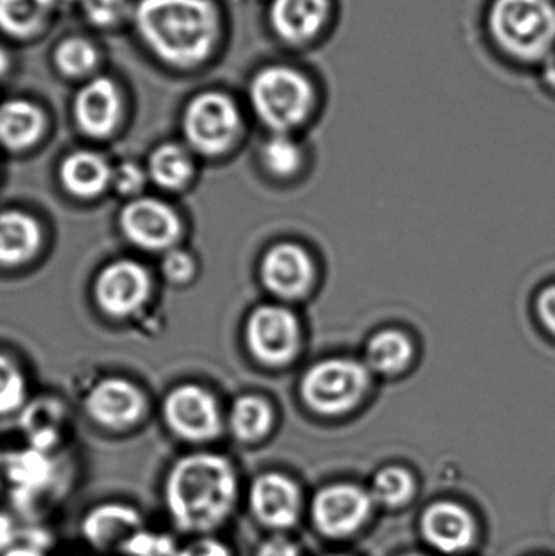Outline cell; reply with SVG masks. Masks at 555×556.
<instances>
[{"label":"cell","instance_id":"obj_9","mask_svg":"<svg viewBox=\"0 0 555 556\" xmlns=\"http://www.w3.org/2000/svg\"><path fill=\"white\" fill-rule=\"evenodd\" d=\"M163 417L175 437L194 444L214 441L224 427L214 395L195 384L173 389L163 404Z\"/></svg>","mask_w":555,"mask_h":556},{"label":"cell","instance_id":"obj_17","mask_svg":"<svg viewBox=\"0 0 555 556\" xmlns=\"http://www.w3.org/2000/svg\"><path fill=\"white\" fill-rule=\"evenodd\" d=\"M250 506L257 521L267 528H290L299 516V489L287 477L266 473L251 485Z\"/></svg>","mask_w":555,"mask_h":556},{"label":"cell","instance_id":"obj_12","mask_svg":"<svg viewBox=\"0 0 555 556\" xmlns=\"http://www.w3.org/2000/svg\"><path fill=\"white\" fill-rule=\"evenodd\" d=\"M152 278L142 264L121 260L101 270L94 285L98 304L113 317H127L149 300Z\"/></svg>","mask_w":555,"mask_h":556},{"label":"cell","instance_id":"obj_35","mask_svg":"<svg viewBox=\"0 0 555 556\" xmlns=\"http://www.w3.org/2000/svg\"><path fill=\"white\" fill-rule=\"evenodd\" d=\"M147 175L136 163H123L113 172V181L117 192L123 195H136L146 186Z\"/></svg>","mask_w":555,"mask_h":556},{"label":"cell","instance_id":"obj_41","mask_svg":"<svg viewBox=\"0 0 555 556\" xmlns=\"http://www.w3.org/2000/svg\"><path fill=\"white\" fill-rule=\"evenodd\" d=\"M407 556H419V555H407Z\"/></svg>","mask_w":555,"mask_h":556},{"label":"cell","instance_id":"obj_8","mask_svg":"<svg viewBox=\"0 0 555 556\" xmlns=\"http://www.w3.org/2000/svg\"><path fill=\"white\" fill-rule=\"evenodd\" d=\"M248 350L251 355L270 368L289 365L302 349V324L299 317L282 304H264L248 317Z\"/></svg>","mask_w":555,"mask_h":556},{"label":"cell","instance_id":"obj_19","mask_svg":"<svg viewBox=\"0 0 555 556\" xmlns=\"http://www.w3.org/2000/svg\"><path fill=\"white\" fill-rule=\"evenodd\" d=\"M45 129V113L33 101L12 98L0 103V143L5 149H29L41 139Z\"/></svg>","mask_w":555,"mask_h":556},{"label":"cell","instance_id":"obj_16","mask_svg":"<svg viewBox=\"0 0 555 556\" xmlns=\"http://www.w3.org/2000/svg\"><path fill=\"white\" fill-rule=\"evenodd\" d=\"M87 410L97 424L121 430L142 418L146 399L133 382L108 378L91 389L87 397Z\"/></svg>","mask_w":555,"mask_h":556},{"label":"cell","instance_id":"obj_39","mask_svg":"<svg viewBox=\"0 0 555 556\" xmlns=\"http://www.w3.org/2000/svg\"><path fill=\"white\" fill-rule=\"evenodd\" d=\"M543 78L547 87L555 91V51L543 61Z\"/></svg>","mask_w":555,"mask_h":556},{"label":"cell","instance_id":"obj_15","mask_svg":"<svg viewBox=\"0 0 555 556\" xmlns=\"http://www.w3.org/2000/svg\"><path fill=\"white\" fill-rule=\"evenodd\" d=\"M331 12L332 0H273L270 28L287 45H310L325 31Z\"/></svg>","mask_w":555,"mask_h":556},{"label":"cell","instance_id":"obj_36","mask_svg":"<svg viewBox=\"0 0 555 556\" xmlns=\"http://www.w3.org/2000/svg\"><path fill=\"white\" fill-rule=\"evenodd\" d=\"M2 556H49V538L42 529L31 525L26 541Z\"/></svg>","mask_w":555,"mask_h":556},{"label":"cell","instance_id":"obj_7","mask_svg":"<svg viewBox=\"0 0 555 556\" xmlns=\"http://www.w3.org/2000/svg\"><path fill=\"white\" fill-rule=\"evenodd\" d=\"M146 528L149 522L142 509L126 500L94 503L78 519V535L91 556H123Z\"/></svg>","mask_w":555,"mask_h":556},{"label":"cell","instance_id":"obj_6","mask_svg":"<svg viewBox=\"0 0 555 556\" xmlns=\"http://www.w3.org/2000/svg\"><path fill=\"white\" fill-rule=\"evenodd\" d=\"M243 129L240 108L228 94L204 91L189 101L182 132L195 152L215 156L234 147Z\"/></svg>","mask_w":555,"mask_h":556},{"label":"cell","instance_id":"obj_34","mask_svg":"<svg viewBox=\"0 0 555 556\" xmlns=\"http://www.w3.org/2000/svg\"><path fill=\"white\" fill-rule=\"evenodd\" d=\"M173 556H231L230 548L214 535H194L178 541Z\"/></svg>","mask_w":555,"mask_h":556},{"label":"cell","instance_id":"obj_21","mask_svg":"<svg viewBox=\"0 0 555 556\" xmlns=\"http://www.w3.org/2000/svg\"><path fill=\"white\" fill-rule=\"evenodd\" d=\"M61 179L71 194L91 199L106 191L113 181V169L98 153L78 150L62 162Z\"/></svg>","mask_w":555,"mask_h":556},{"label":"cell","instance_id":"obj_20","mask_svg":"<svg viewBox=\"0 0 555 556\" xmlns=\"http://www.w3.org/2000/svg\"><path fill=\"white\" fill-rule=\"evenodd\" d=\"M41 247V227L31 215L10 211L0 214V266L26 263Z\"/></svg>","mask_w":555,"mask_h":556},{"label":"cell","instance_id":"obj_22","mask_svg":"<svg viewBox=\"0 0 555 556\" xmlns=\"http://www.w3.org/2000/svg\"><path fill=\"white\" fill-rule=\"evenodd\" d=\"M416 355L413 339L403 330L384 329L368 340L365 365L371 372L391 376L409 368Z\"/></svg>","mask_w":555,"mask_h":556},{"label":"cell","instance_id":"obj_32","mask_svg":"<svg viewBox=\"0 0 555 556\" xmlns=\"http://www.w3.org/2000/svg\"><path fill=\"white\" fill-rule=\"evenodd\" d=\"M33 522L23 521L12 509L0 508V556L23 544L28 538Z\"/></svg>","mask_w":555,"mask_h":556},{"label":"cell","instance_id":"obj_24","mask_svg":"<svg viewBox=\"0 0 555 556\" xmlns=\"http://www.w3.org/2000/svg\"><path fill=\"white\" fill-rule=\"evenodd\" d=\"M274 421H276V410L267 399L260 395H243L231 407L228 424L237 440L254 443L269 434Z\"/></svg>","mask_w":555,"mask_h":556},{"label":"cell","instance_id":"obj_30","mask_svg":"<svg viewBox=\"0 0 555 556\" xmlns=\"http://www.w3.org/2000/svg\"><path fill=\"white\" fill-rule=\"evenodd\" d=\"M26 384L18 366L0 355V415L12 414L25 401Z\"/></svg>","mask_w":555,"mask_h":556},{"label":"cell","instance_id":"obj_5","mask_svg":"<svg viewBox=\"0 0 555 556\" xmlns=\"http://www.w3.org/2000/svg\"><path fill=\"white\" fill-rule=\"evenodd\" d=\"M371 384L365 363L352 358H329L313 365L303 375L300 392L303 402L319 415L338 417L364 402Z\"/></svg>","mask_w":555,"mask_h":556},{"label":"cell","instance_id":"obj_14","mask_svg":"<svg viewBox=\"0 0 555 556\" xmlns=\"http://www.w3.org/2000/svg\"><path fill=\"white\" fill-rule=\"evenodd\" d=\"M123 111L117 85L108 77H94L81 85L74 98L78 129L93 139H106L116 129Z\"/></svg>","mask_w":555,"mask_h":556},{"label":"cell","instance_id":"obj_2","mask_svg":"<svg viewBox=\"0 0 555 556\" xmlns=\"http://www.w3.org/2000/svg\"><path fill=\"white\" fill-rule=\"evenodd\" d=\"M133 16L143 45L172 67H198L220 41L222 18L214 0H139Z\"/></svg>","mask_w":555,"mask_h":556},{"label":"cell","instance_id":"obj_29","mask_svg":"<svg viewBox=\"0 0 555 556\" xmlns=\"http://www.w3.org/2000/svg\"><path fill=\"white\" fill-rule=\"evenodd\" d=\"M414 480L401 467H387L375 477L371 496L384 506H400L413 496Z\"/></svg>","mask_w":555,"mask_h":556},{"label":"cell","instance_id":"obj_25","mask_svg":"<svg viewBox=\"0 0 555 556\" xmlns=\"http://www.w3.org/2000/svg\"><path fill=\"white\" fill-rule=\"evenodd\" d=\"M194 173L191 155L178 143H163L149 160V176L160 188L178 191L188 185Z\"/></svg>","mask_w":555,"mask_h":556},{"label":"cell","instance_id":"obj_37","mask_svg":"<svg viewBox=\"0 0 555 556\" xmlns=\"http://www.w3.org/2000/svg\"><path fill=\"white\" fill-rule=\"evenodd\" d=\"M537 311L543 326L555 336V285L541 291L537 300Z\"/></svg>","mask_w":555,"mask_h":556},{"label":"cell","instance_id":"obj_31","mask_svg":"<svg viewBox=\"0 0 555 556\" xmlns=\"http://www.w3.org/2000/svg\"><path fill=\"white\" fill-rule=\"evenodd\" d=\"M85 18L98 28H111L126 18L129 0H77Z\"/></svg>","mask_w":555,"mask_h":556},{"label":"cell","instance_id":"obj_18","mask_svg":"<svg viewBox=\"0 0 555 556\" xmlns=\"http://www.w3.org/2000/svg\"><path fill=\"white\" fill-rule=\"evenodd\" d=\"M422 532L429 544L445 554H456L471 545L475 526L471 516L453 503H437L422 518Z\"/></svg>","mask_w":555,"mask_h":556},{"label":"cell","instance_id":"obj_1","mask_svg":"<svg viewBox=\"0 0 555 556\" xmlns=\"http://www.w3.org/2000/svg\"><path fill=\"white\" fill-rule=\"evenodd\" d=\"M160 493L173 531L181 538L214 534L237 505L238 477L227 457L194 451L168 467Z\"/></svg>","mask_w":555,"mask_h":556},{"label":"cell","instance_id":"obj_4","mask_svg":"<svg viewBox=\"0 0 555 556\" xmlns=\"http://www.w3.org/2000/svg\"><path fill=\"white\" fill-rule=\"evenodd\" d=\"M254 116L273 134H292L315 110V85L308 75L286 64L267 65L253 75L248 88Z\"/></svg>","mask_w":555,"mask_h":556},{"label":"cell","instance_id":"obj_38","mask_svg":"<svg viewBox=\"0 0 555 556\" xmlns=\"http://www.w3.org/2000/svg\"><path fill=\"white\" fill-rule=\"evenodd\" d=\"M257 556H299V548L286 538H273L261 545Z\"/></svg>","mask_w":555,"mask_h":556},{"label":"cell","instance_id":"obj_3","mask_svg":"<svg viewBox=\"0 0 555 556\" xmlns=\"http://www.w3.org/2000/svg\"><path fill=\"white\" fill-rule=\"evenodd\" d=\"M488 28L508 58L543 64L555 51V0H492Z\"/></svg>","mask_w":555,"mask_h":556},{"label":"cell","instance_id":"obj_28","mask_svg":"<svg viewBox=\"0 0 555 556\" xmlns=\"http://www.w3.org/2000/svg\"><path fill=\"white\" fill-rule=\"evenodd\" d=\"M100 55L93 42L80 36H71L59 42L54 51V64L61 74L71 78H84L97 68Z\"/></svg>","mask_w":555,"mask_h":556},{"label":"cell","instance_id":"obj_13","mask_svg":"<svg viewBox=\"0 0 555 556\" xmlns=\"http://www.w3.org/2000/svg\"><path fill=\"white\" fill-rule=\"evenodd\" d=\"M370 508V496L357 486L335 485L316 495L313 519L323 534L344 538L364 525Z\"/></svg>","mask_w":555,"mask_h":556},{"label":"cell","instance_id":"obj_26","mask_svg":"<svg viewBox=\"0 0 555 556\" xmlns=\"http://www.w3.org/2000/svg\"><path fill=\"white\" fill-rule=\"evenodd\" d=\"M61 420L62 407L58 402L42 399L28 405L23 412L22 425L31 447L51 453L59 440Z\"/></svg>","mask_w":555,"mask_h":556},{"label":"cell","instance_id":"obj_40","mask_svg":"<svg viewBox=\"0 0 555 556\" xmlns=\"http://www.w3.org/2000/svg\"><path fill=\"white\" fill-rule=\"evenodd\" d=\"M10 65H12V61H10L9 52L0 46V77H3L10 71Z\"/></svg>","mask_w":555,"mask_h":556},{"label":"cell","instance_id":"obj_23","mask_svg":"<svg viewBox=\"0 0 555 556\" xmlns=\"http://www.w3.org/2000/svg\"><path fill=\"white\" fill-rule=\"evenodd\" d=\"M58 7L55 0H0V29L12 38H29Z\"/></svg>","mask_w":555,"mask_h":556},{"label":"cell","instance_id":"obj_11","mask_svg":"<svg viewBox=\"0 0 555 556\" xmlns=\"http://www.w3.org/2000/svg\"><path fill=\"white\" fill-rule=\"evenodd\" d=\"M261 280L279 300L295 301L315 287L316 266L312 254L297 243H279L261 261Z\"/></svg>","mask_w":555,"mask_h":556},{"label":"cell","instance_id":"obj_27","mask_svg":"<svg viewBox=\"0 0 555 556\" xmlns=\"http://www.w3.org/2000/svg\"><path fill=\"white\" fill-rule=\"evenodd\" d=\"M261 162L276 178H292L302 169L305 153L292 134H273L261 149Z\"/></svg>","mask_w":555,"mask_h":556},{"label":"cell","instance_id":"obj_10","mask_svg":"<svg viewBox=\"0 0 555 556\" xmlns=\"http://www.w3.org/2000/svg\"><path fill=\"white\" fill-rule=\"evenodd\" d=\"M121 230L127 240L147 251H169L182 233L178 214L153 198L136 199L121 212Z\"/></svg>","mask_w":555,"mask_h":556},{"label":"cell","instance_id":"obj_33","mask_svg":"<svg viewBox=\"0 0 555 556\" xmlns=\"http://www.w3.org/2000/svg\"><path fill=\"white\" fill-rule=\"evenodd\" d=\"M162 273L172 283H186L194 277V257L181 250L166 251L162 261Z\"/></svg>","mask_w":555,"mask_h":556}]
</instances>
